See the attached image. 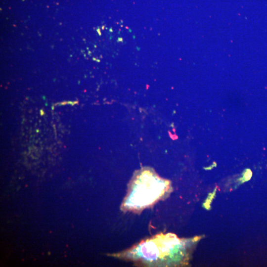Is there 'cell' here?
Returning <instances> with one entry per match:
<instances>
[{
    "mask_svg": "<svg viewBox=\"0 0 267 267\" xmlns=\"http://www.w3.org/2000/svg\"><path fill=\"white\" fill-rule=\"evenodd\" d=\"M170 182L158 176L150 168L137 171L131 181L130 192L123 206L126 209L139 210L152 204L169 189Z\"/></svg>",
    "mask_w": 267,
    "mask_h": 267,
    "instance_id": "1",
    "label": "cell"
},
{
    "mask_svg": "<svg viewBox=\"0 0 267 267\" xmlns=\"http://www.w3.org/2000/svg\"><path fill=\"white\" fill-rule=\"evenodd\" d=\"M178 240L170 234L158 235L146 240L126 253V257L135 260L144 264L166 265Z\"/></svg>",
    "mask_w": 267,
    "mask_h": 267,
    "instance_id": "2",
    "label": "cell"
}]
</instances>
